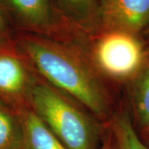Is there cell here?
I'll return each mask as SVG.
<instances>
[{"instance_id": "1", "label": "cell", "mask_w": 149, "mask_h": 149, "mask_svg": "<svg viewBox=\"0 0 149 149\" xmlns=\"http://www.w3.org/2000/svg\"><path fill=\"white\" fill-rule=\"evenodd\" d=\"M20 51L48 85L104 116L109 99L99 72L79 50L37 34L22 36Z\"/></svg>"}, {"instance_id": "2", "label": "cell", "mask_w": 149, "mask_h": 149, "mask_svg": "<svg viewBox=\"0 0 149 149\" xmlns=\"http://www.w3.org/2000/svg\"><path fill=\"white\" fill-rule=\"evenodd\" d=\"M29 107L67 149H95L94 123L72 101L46 82L38 81Z\"/></svg>"}, {"instance_id": "3", "label": "cell", "mask_w": 149, "mask_h": 149, "mask_svg": "<svg viewBox=\"0 0 149 149\" xmlns=\"http://www.w3.org/2000/svg\"><path fill=\"white\" fill-rule=\"evenodd\" d=\"M148 57L138 35L104 32L94 46L91 62L100 74L113 80H132Z\"/></svg>"}, {"instance_id": "4", "label": "cell", "mask_w": 149, "mask_h": 149, "mask_svg": "<svg viewBox=\"0 0 149 149\" xmlns=\"http://www.w3.org/2000/svg\"><path fill=\"white\" fill-rule=\"evenodd\" d=\"M20 50L0 42V102L17 113L30 108V98L38 82Z\"/></svg>"}, {"instance_id": "5", "label": "cell", "mask_w": 149, "mask_h": 149, "mask_svg": "<svg viewBox=\"0 0 149 149\" xmlns=\"http://www.w3.org/2000/svg\"><path fill=\"white\" fill-rule=\"evenodd\" d=\"M98 23L104 32L138 35L149 26V0H97Z\"/></svg>"}, {"instance_id": "6", "label": "cell", "mask_w": 149, "mask_h": 149, "mask_svg": "<svg viewBox=\"0 0 149 149\" xmlns=\"http://www.w3.org/2000/svg\"><path fill=\"white\" fill-rule=\"evenodd\" d=\"M23 27L37 35L50 32L54 25L50 0H5Z\"/></svg>"}, {"instance_id": "7", "label": "cell", "mask_w": 149, "mask_h": 149, "mask_svg": "<svg viewBox=\"0 0 149 149\" xmlns=\"http://www.w3.org/2000/svg\"><path fill=\"white\" fill-rule=\"evenodd\" d=\"M22 149H67L30 108L18 112Z\"/></svg>"}, {"instance_id": "8", "label": "cell", "mask_w": 149, "mask_h": 149, "mask_svg": "<svg viewBox=\"0 0 149 149\" xmlns=\"http://www.w3.org/2000/svg\"><path fill=\"white\" fill-rule=\"evenodd\" d=\"M131 102L139 127L149 133V56L132 79Z\"/></svg>"}, {"instance_id": "9", "label": "cell", "mask_w": 149, "mask_h": 149, "mask_svg": "<svg viewBox=\"0 0 149 149\" xmlns=\"http://www.w3.org/2000/svg\"><path fill=\"white\" fill-rule=\"evenodd\" d=\"M0 149H22V128L18 113L1 102Z\"/></svg>"}, {"instance_id": "10", "label": "cell", "mask_w": 149, "mask_h": 149, "mask_svg": "<svg viewBox=\"0 0 149 149\" xmlns=\"http://www.w3.org/2000/svg\"><path fill=\"white\" fill-rule=\"evenodd\" d=\"M112 130L118 149H149L139 138L128 114L122 113L114 118Z\"/></svg>"}, {"instance_id": "11", "label": "cell", "mask_w": 149, "mask_h": 149, "mask_svg": "<svg viewBox=\"0 0 149 149\" xmlns=\"http://www.w3.org/2000/svg\"><path fill=\"white\" fill-rule=\"evenodd\" d=\"M62 9L73 20L91 27L98 23L97 0H58Z\"/></svg>"}, {"instance_id": "12", "label": "cell", "mask_w": 149, "mask_h": 149, "mask_svg": "<svg viewBox=\"0 0 149 149\" xmlns=\"http://www.w3.org/2000/svg\"><path fill=\"white\" fill-rule=\"evenodd\" d=\"M6 30H7V27H6L5 21H4L2 11L0 8V42H7L6 41Z\"/></svg>"}, {"instance_id": "13", "label": "cell", "mask_w": 149, "mask_h": 149, "mask_svg": "<svg viewBox=\"0 0 149 149\" xmlns=\"http://www.w3.org/2000/svg\"><path fill=\"white\" fill-rule=\"evenodd\" d=\"M100 149H118V148L115 142H113L112 140H108L104 142Z\"/></svg>"}, {"instance_id": "14", "label": "cell", "mask_w": 149, "mask_h": 149, "mask_svg": "<svg viewBox=\"0 0 149 149\" xmlns=\"http://www.w3.org/2000/svg\"><path fill=\"white\" fill-rule=\"evenodd\" d=\"M145 144L147 145V147L149 148V135H148V138L147 139V141H146V143H145Z\"/></svg>"}, {"instance_id": "15", "label": "cell", "mask_w": 149, "mask_h": 149, "mask_svg": "<svg viewBox=\"0 0 149 149\" xmlns=\"http://www.w3.org/2000/svg\"><path fill=\"white\" fill-rule=\"evenodd\" d=\"M147 30H148V32H149V26H148V27L147 28Z\"/></svg>"}, {"instance_id": "16", "label": "cell", "mask_w": 149, "mask_h": 149, "mask_svg": "<svg viewBox=\"0 0 149 149\" xmlns=\"http://www.w3.org/2000/svg\"><path fill=\"white\" fill-rule=\"evenodd\" d=\"M148 135H149V133H148Z\"/></svg>"}]
</instances>
